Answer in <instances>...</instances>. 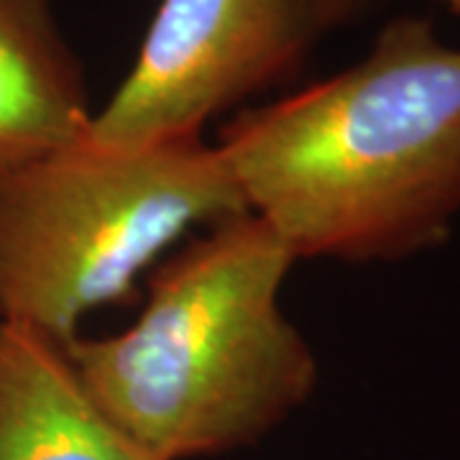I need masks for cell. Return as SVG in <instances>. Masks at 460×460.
I'll return each instance as SVG.
<instances>
[{"instance_id": "6da1fadb", "label": "cell", "mask_w": 460, "mask_h": 460, "mask_svg": "<svg viewBox=\"0 0 460 460\" xmlns=\"http://www.w3.org/2000/svg\"><path fill=\"white\" fill-rule=\"evenodd\" d=\"M215 148L295 261L435 251L460 217V47L432 18H392L356 65L241 108Z\"/></svg>"}, {"instance_id": "7a4b0ae2", "label": "cell", "mask_w": 460, "mask_h": 460, "mask_svg": "<svg viewBox=\"0 0 460 460\" xmlns=\"http://www.w3.org/2000/svg\"><path fill=\"white\" fill-rule=\"evenodd\" d=\"M295 256L256 215L210 226L156 266L131 325L66 350L98 407L159 460L261 440L317 389L313 345L281 307Z\"/></svg>"}, {"instance_id": "3957f363", "label": "cell", "mask_w": 460, "mask_h": 460, "mask_svg": "<svg viewBox=\"0 0 460 460\" xmlns=\"http://www.w3.org/2000/svg\"><path fill=\"white\" fill-rule=\"evenodd\" d=\"M248 213L202 136L108 146L90 133L0 174V320L72 343L181 235Z\"/></svg>"}, {"instance_id": "277c9868", "label": "cell", "mask_w": 460, "mask_h": 460, "mask_svg": "<svg viewBox=\"0 0 460 460\" xmlns=\"http://www.w3.org/2000/svg\"><path fill=\"white\" fill-rule=\"evenodd\" d=\"M376 0H162L90 138L151 146L198 138L217 115L284 83Z\"/></svg>"}, {"instance_id": "5b68a950", "label": "cell", "mask_w": 460, "mask_h": 460, "mask_svg": "<svg viewBox=\"0 0 460 460\" xmlns=\"http://www.w3.org/2000/svg\"><path fill=\"white\" fill-rule=\"evenodd\" d=\"M0 460H159L100 410L66 343L0 320Z\"/></svg>"}, {"instance_id": "8992f818", "label": "cell", "mask_w": 460, "mask_h": 460, "mask_svg": "<svg viewBox=\"0 0 460 460\" xmlns=\"http://www.w3.org/2000/svg\"><path fill=\"white\" fill-rule=\"evenodd\" d=\"M93 115L51 0H0V174L84 138Z\"/></svg>"}, {"instance_id": "52a82bcc", "label": "cell", "mask_w": 460, "mask_h": 460, "mask_svg": "<svg viewBox=\"0 0 460 460\" xmlns=\"http://www.w3.org/2000/svg\"><path fill=\"white\" fill-rule=\"evenodd\" d=\"M440 5H445L453 16H460V0H438Z\"/></svg>"}]
</instances>
